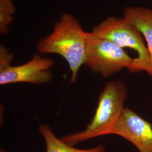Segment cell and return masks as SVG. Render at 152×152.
<instances>
[{
	"mask_svg": "<svg viewBox=\"0 0 152 152\" xmlns=\"http://www.w3.org/2000/svg\"><path fill=\"white\" fill-rule=\"evenodd\" d=\"M127 92V88L124 82H107L99 95L94 115L86 129L64 136L61 139L75 146L82 141L110 135L125 109Z\"/></svg>",
	"mask_w": 152,
	"mask_h": 152,
	"instance_id": "cell-2",
	"label": "cell"
},
{
	"mask_svg": "<svg viewBox=\"0 0 152 152\" xmlns=\"http://www.w3.org/2000/svg\"><path fill=\"white\" fill-rule=\"evenodd\" d=\"M86 33L76 18L64 13L55 23L53 32L37 44L39 53L59 55L66 60L71 72L72 83L76 82L78 72L84 65Z\"/></svg>",
	"mask_w": 152,
	"mask_h": 152,
	"instance_id": "cell-1",
	"label": "cell"
},
{
	"mask_svg": "<svg viewBox=\"0 0 152 152\" xmlns=\"http://www.w3.org/2000/svg\"><path fill=\"white\" fill-rule=\"evenodd\" d=\"M86 51L84 65L104 78L126 68L129 70L134 58L124 49L108 39L99 37L93 33H86Z\"/></svg>",
	"mask_w": 152,
	"mask_h": 152,
	"instance_id": "cell-4",
	"label": "cell"
},
{
	"mask_svg": "<svg viewBox=\"0 0 152 152\" xmlns=\"http://www.w3.org/2000/svg\"><path fill=\"white\" fill-rule=\"evenodd\" d=\"M15 6L12 0H0V33L4 34L12 22Z\"/></svg>",
	"mask_w": 152,
	"mask_h": 152,
	"instance_id": "cell-9",
	"label": "cell"
},
{
	"mask_svg": "<svg viewBox=\"0 0 152 152\" xmlns=\"http://www.w3.org/2000/svg\"><path fill=\"white\" fill-rule=\"evenodd\" d=\"M13 55L3 45L0 46V85L14 83H30L43 85L53 78L51 68L54 61L34 55L32 58L22 65L12 66Z\"/></svg>",
	"mask_w": 152,
	"mask_h": 152,
	"instance_id": "cell-5",
	"label": "cell"
},
{
	"mask_svg": "<svg viewBox=\"0 0 152 152\" xmlns=\"http://www.w3.org/2000/svg\"><path fill=\"white\" fill-rule=\"evenodd\" d=\"M110 135L130 141L139 152H152V125L130 109L125 107Z\"/></svg>",
	"mask_w": 152,
	"mask_h": 152,
	"instance_id": "cell-6",
	"label": "cell"
},
{
	"mask_svg": "<svg viewBox=\"0 0 152 152\" xmlns=\"http://www.w3.org/2000/svg\"><path fill=\"white\" fill-rule=\"evenodd\" d=\"M123 17L139 29L147 42L150 64L146 72L152 77V10L139 6H128L124 9Z\"/></svg>",
	"mask_w": 152,
	"mask_h": 152,
	"instance_id": "cell-7",
	"label": "cell"
},
{
	"mask_svg": "<svg viewBox=\"0 0 152 152\" xmlns=\"http://www.w3.org/2000/svg\"><path fill=\"white\" fill-rule=\"evenodd\" d=\"M0 152H6V151H5L4 149H1V151H0Z\"/></svg>",
	"mask_w": 152,
	"mask_h": 152,
	"instance_id": "cell-10",
	"label": "cell"
},
{
	"mask_svg": "<svg viewBox=\"0 0 152 152\" xmlns=\"http://www.w3.org/2000/svg\"><path fill=\"white\" fill-rule=\"evenodd\" d=\"M92 32L122 49L127 48L135 50L137 57L134 58L128 71L133 73L146 72L150 64V56L142 33L133 24L124 17L109 16L93 28Z\"/></svg>",
	"mask_w": 152,
	"mask_h": 152,
	"instance_id": "cell-3",
	"label": "cell"
},
{
	"mask_svg": "<svg viewBox=\"0 0 152 152\" xmlns=\"http://www.w3.org/2000/svg\"><path fill=\"white\" fill-rule=\"evenodd\" d=\"M39 132L43 136L46 144V152H105V148L102 144H99L89 149H82L66 143L61 139L56 136L50 127L46 124L39 126Z\"/></svg>",
	"mask_w": 152,
	"mask_h": 152,
	"instance_id": "cell-8",
	"label": "cell"
}]
</instances>
